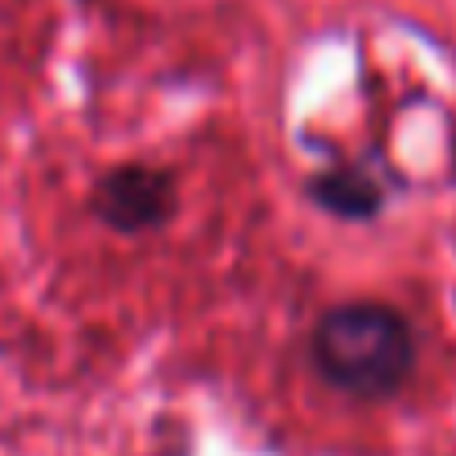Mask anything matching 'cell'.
Returning <instances> with one entry per match:
<instances>
[{
	"instance_id": "cell-2",
	"label": "cell",
	"mask_w": 456,
	"mask_h": 456,
	"mask_svg": "<svg viewBox=\"0 0 456 456\" xmlns=\"http://www.w3.org/2000/svg\"><path fill=\"white\" fill-rule=\"evenodd\" d=\"M179 206V188L175 175L161 166H143V161H126L99 175L94 192H90V210L99 224H108L121 238H139V233H157L170 224Z\"/></svg>"
},
{
	"instance_id": "cell-1",
	"label": "cell",
	"mask_w": 456,
	"mask_h": 456,
	"mask_svg": "<svg viewBox=\"0 0 456 456\" xmlns=\"http://www.w3.org/2000/svg\"><path fill=\"white\" fill-rule=\"evenodd\" d=\"M309 362L336 394L385 403L416 376V331L394 305L345 300L318 314Z\"/></svg>"
},
{
	"instance_id": "cell-3",
	"label": "cell",
	"mask_w": 456,
	"mask_h": 456,
	"mask_svg": "<svg viewBox=\"0 0 456 456\" xmlns=\"http://www.w3.org/2000/svg\"><path fill=\"white\" fill-rule=\"evenodd\" d=\"M309 197L336 219H376L385 206L380 183L362 170H322L309 179Z\"/></svg>"
}]
</instances>
